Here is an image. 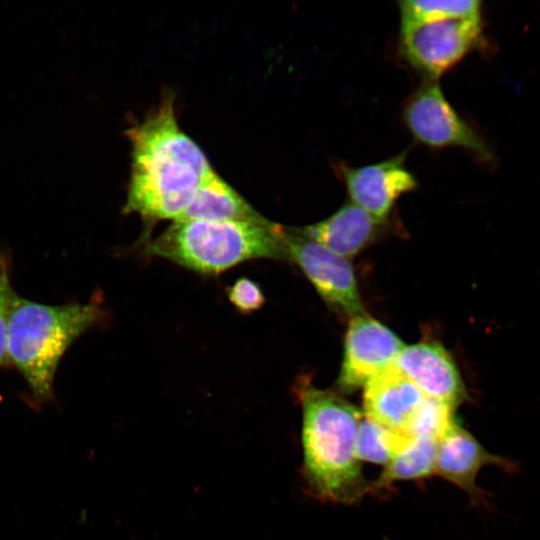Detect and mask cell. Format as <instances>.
I'll return each instance as SVG.
<instances>
[{"label": "cell", "mask_w": 540, "mask_h": 540, "mask_svg": "<svg viewBox=\"0 0 540 540\" xmlns=\"http://www.w3.org/2000/svg\"><path fill=\"white\" fill-rule=\"evenodd\" d=\"M127 134L132 171L126 212L177 221L202 180L214 172L209 161L179 127L170 97Z\"/></svg>", "instance_id": "cell-1"}, {"label": "cell", "mask_w": 540, "mask_h": 540, "mask_svg": "<svg viewBox=\"0 0 540 540\" xmlns=\"http://www.w3.org/2000/svg\"><path fill=\"white\" fill-rule=\"evenodd\" d=\"M304 475L321 500L354 504L369 490L356 457L361 412L341 396L302 388Z\"/></svg>", "instance_id": "cell-2"}, {"label": "cell", "mask_w": 540, "mask_h": 540, "mask_svg": "<svg viewBox=\"0 0 540 540\" xmlns=\"http://www.w3.org/2000/svg\"><path fill=\"white\" fill-rule=\"evenodd\" d=\"M102 317L103 310L96 302L47 305L14 292L7 326L8 361L28 384L35 402L52 399L63 355Z\"/></svg>", "instance_id": "cell-3"}, {"label": "cell", "mask_w": 540, "mask_h": 540, "mask_svg": "<svg viewBox=\"0 0 540 540\" xmlns=\"http://www.w3.org/2000/svg\"><path fill=\"white\" fill-rule=\"evenodd\" d=\"M287 231L265 217L253 220L176 221L146 246V253L202 274L245 261L287 258Z\"/></svg>", "instance_id": "cell-4"}, {"label": "cell", "mask_w": 540, "mask_h": 540, "mask_svg": "<svg viewBox=\"0 0 540 540\" xmlns=\"http://www.w3.org/2000/svg\"><path fill=\"white\" fill-rule=\"evenodd\" d=\"M480 34L481 19L400 25V48L414 68L435 80L472 49Z\"/></svg>", "instance_id": "cell-5"}, {"label": "cell", "mask_w": 540, "mask_h": 540, "mask_svg": "<svg viewBox=\"0 0 540 540\" xmlns=\"http://www.w3.org/2000/svg\"><path fill=\"white\" fill-rule=\"evenodd\" d=\"M403 120L413 137L427 146L461 147L489 157L485 143L454 110L436 81L430 80L409 97Z\"/></svg>", "instance_id": "cell-6"}, {"label": "cell", "mask_w": 540, "mask_h": 540, "mask_svg": "<svg viewBox=\"0 0 540 540\" xmlns=\"http://www.w3.org/2000/svg\"><path fill=\"white\" fill-rule=\"evenodd\" d=\"M287 258L294 261L320 296L334 309L351 316L363 314L353 269L335 254L299 230L286 235Z\"/></svg>", "instance_id": "cell-7"}, {"label": "cell", "mask_w": 540, "mask_h": 540, "mask_svg": "<svg viewBox=\"0 0 540 540\" xmlns=\"http://www.w3.org/2000/svg\"><path fill=\"white\" fill-rule=\"evenodd\" d=\"M404 347L395 333L372 317L364 313L352 316L338 386L345 391L365 386L392 365Z\"/></svg>", "instance_id": "cell-8"}, {"label": "cell", "mask_w": 540, "mask_h": 540, "mask_svg": "<svg viewBox=\"0 0 540 540\" xmlns=\"http://www.w3.org/2000/svg\"><path fill=\"white\" fill-rule=\"evenodd\" d=\"M404 159L405 154H401L360 167L339 166V175L351 203L384 221L396 200L417 186L414 175L404 165Z\"/></svg>", "instance_id": "cell-9"}, {"label": "cell", "mask_w": 540, "mask_h": 540, "mask_svg": "<svg viewBox=\"0 0 540 540\" xmlns=\"http://www.w3.org/2000/svg\"><path fill=\"white\" fill-rule=\"evenodd\" d=\"M489 465L507 472L516 467L510 459L489 452L454 420L438 441L435 473L463 490L474 504L480 505L485 502V494L476 480L480 470Z\"/></svg>", "instance_id": "cell-10"}, {"label": "cell", "mask_w": 540, "mask_h": 540, "mask_svg": "<svg viewBox=\"0 0 540 540\" xmlns=\"http://www.w3.org/2000/svg\"><path fill=\"white\" fill-rule=\"evenodd\" d=\"M395 365L427 398L453 410L466 399V391L453 359L439 344L418 343L403 350Z\"/></svg>", "instance_id": "cell-11"}, {"label": "cell", "mask_w": 540, "mask_h": 540, "mask_svg": "<svg viewBox=\"0 0 540 540\" xmlns=\"http://www.w3.org/2000/svg\"><path fill=\"white\" fill-rule=\"evenodd\" d=\"M424 399L418 387L392 364L365 384L363 406L368 420L404 435Z\"/></svg>", "instance_id": "cell-12"}, {"label": "cell", "mask_w": 540, "mask_h": 540, "mask_svg": "<svg viewBox=\"0 0 540 540\" xmlns=\"http://www.w3.org/2000/svg\"><path fill=\"white\" fill-rule=\"evenodd\" d=\"M353 203H347L330 217L299 231L344 258L357 254L382 223Z\"/></svg>", "instance_id": "cell-13"}, {"label": "cell", "mask_w": 540, "mask_h": 540, "mask_svg": "<svg viewBox=\"0 0 540 540\" xmlns=\"http://www.w3.org/2000/svg\"><path fill=\"white\" fill-rule=\"evenodd\" d=\"M260 217L262 215L238 192L213 172L202 180L177 221L253 220Z\"/></svg>", "instance_id": "cell-14"}, {"label": "cell", "mask_w": 540, "mask_h": 540, "mask_svg": "<svg viewBox=\"0 0 540 540\" xmlns=\"http://www.w3.org/2000/svg\"><path fill=\"white\" fill-rule=\"evenodd\" d=\"M438 440L428 436L411 438L387 464L370 490L389 488L394 482L419 480L436 472Z\"/></svg>", "instance_id": "cell-15"}, {"label": "cell", "mask_w": 540, "mask_h": 540, "mask_svg": "<svg viewBox=\"0 0 540 540\" xmlns=\"http://www.w3.org/2000/svg\"><path fill=\"white\" fill-rule=\"evenodd\" d=\"M401 25L449 19H481L477 0H405L399 2Z\"/></svg>", "instance_id": "cell-16"}, {"label": "cell", "mask_w": 540, "mask_h": 540, "mask_svg": "<svg viewBox=\"0 0 540 540\" xmlns=\"http://www.w3.org/2000/svg\"><path fill=\"white\" fill-rule=\"evenodd\" d=\"M410 439L365 418L362 419L356 436V457L359 461L385 466Z\"/></svg>", "instance_id": "cell-17"}, {"label": "cell", "mask_w": 540, "mask_h": 540, "mask_svg": "<svg viewBox=\"0 0 540 540\" xmlns=\"http://www.w3.org/2000/svg\"><path fill=\"white\" fill-rule=\"evenodd\" d=\"M453 412L448 405L425 397L405 428L404 435L408 438L428 436L439 441L455 420Z\"/></svg>", "instance_id": "cell-18"}, {"label": "cell", "mask_w": 540, "mask_h": 540, "mask_svg": "<svg viewBox=\"0 0 540 540\" xmlns=\"http://www.w3.org/2000/svg\"><path fill=\"white\" fill-rule=\"evenodd\" d=\"M11 284L10 257L0 253V367L9 366L7 355V326L10 303L14 294Z\"/></svg>", "instance_id": "cell-19"}, {"label": "cell", "mask_w": 540, "mask_h": 540, "mask_svg": "<svg viewBox=\"0 0 540 540\" xmlns=\"http://www.w3.org/2000/svg\"><path fill=\"white\" fill-rule=\"evenodd\" d=\"M230 302L242 313L258 310L265 302L260 287L248 278H240L228 289Z\"/></svg>", "instance_id": "cell-20"}]
</instances>
